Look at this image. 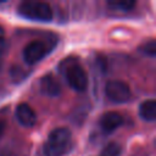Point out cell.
Segmentation results:
<instances>
[{
    "label": "cell",
    "instance_id": "obj_1",
    "mask_svg": "<svg viewBox=\"0 0 156 156\" xmlns=\"http://www.w3.org/2000/svg\"><path fill=\"white\" fill-rule=\"evenodd\" d=\"M72 144V134L68 128H56L50 132L44 144L45 156H63Z\"/></svg>",
    "mask_w": 156,
    "mask_h": 156
},
{
    "label": "cell",
    "instance_id": "obj_2",
    "mask_svg": "<svg viewBox=\"0 0 156 156\" xmlns=\"http://www.w3.org/2000/svg\"><path fill=\"white\" fill-rule=\"evenodd\" d=\"M18 13L28 20L33 21H50L52 18V10L49 4L43 1L28 0L23 1L18 5Z\"/></svg>",
    "mask_w": 156,
    "mask_h": 156
},
{
    "label": "cell",
    "instance_id": "obj_3",
    "mask_svg": "<svg viewBox=\"0 0 156 156\" xmlns=\"http://www.w3.org/2000/svg\"><path fill=\"white\" fill-rule=\"evenodd\" d=\"M66 66L62 67V73L69 87L77 91H84L88 87V76L84 68L76 60H66Z\"/></svg>",
    "mask_w": 156,
    "mask_h": 156
},
{
    "label": "cell",
    "instance_id": "obj_4",
    "mask_svg": "<svg viewBox=\"0 0 156 156\" xmlns=\"http://www.w3.org/2000/svg\"><path fill=\"white\" fill-rule=\"evenodd\" d=\"M105 93H106V96L112 102H116V104L127 102L130 99V95H132L129 87L124 82L117 80V79L108 80L106 83V85H105Z\"/></svg>",
    "mask_w": 156,
    "mask_h": 156
},
{
    "label": "cell",
    "instance_id": "obj_5",
    "mask_svg": "<svg viewBox=\"0 0 156 156\" xmlns=\"http://www.w3.org/2000/svg\"><path fill=\"white\" fill-rule=\"evenodd\" d=\"M48 54V46L40 40L30 41L23 50V58L28 65L39 62Z\"/></svg>",
    "mask_w": 156,
    "mask_h": 156
},
{
    "label": "cell",
    "instance_id": "obj_6",
    "mask_svg": "<svg viewBox=\"0 0 156 156\" xmlns=\"http://www.w3.org/2000/svg\"><path fill=\"white\" fill-rule=\"evenodd\" d=\"M16 118L18 123L26 128H30L37 122V115L28 104H20L16 108Z\"/></svg>",
    "mask_w": 156,
    "mask_h": 156
},
{
    "label": "cell",
    "instance_id": "obj_7",
    "mask_svg": "<svg viewBox=\"0 0 156 156\" xmlns=\"http://www.w3.org/2000/svg\"><path fill=\"white\" fill-rule=\"evenodd\" d=\"M39 88L40 91L49 98H55L61 93L60 83L56 80V78L52 74H45L39 83Z\"/></svg>",
    "mask_w": 156,
    "mask_h": 156
},
{
    "label": "cell",
    "instance_id": "obj_8",
    "mask_svg": "<svg viewBox=\"0 0 156 156\" xmlns=\"http://www.w3.org/2000/svg\"><path fill=\"white\" fill-rule=\"evenodd\" d=\"M122 122H123V118L118 112L110 111L101 116L100 127L104 132L110 133V132H113L115 129H117L122 124Z\"/></svg>",
    "mask_w": 156,
    "mask_h": 156
},
{
    "label": "cell",
    "instance_id": "obj_9",
    "mask_svg": "<svg viewBox=\"0 0 156 156\" xmlns=\"http://www.w3.org/2000/svg\"><path fill=\"white\" fill-rule=\"evenodd\" d=\"M139 116L144 121L152 122L156 118V101L154 99L144 101L139 107Z\"/></svg>",
    "mask_w": 156,
    "mask_h": 156
},
{
    "label": "cell",
    "instance_id": "obj_10",
    "mask_svg": "<svg viewBox=\"0 0 156 156\" xmlns=\"http://www.w3.org/2000/svg\"><path fill=\"white\" fill-rule=\"evenodd\" d=\"M107 4L110 7L121 11H129L135 6L134 0H110L107 1Z\"/></svg>",
    "mask_w": 156,
    "mask_h": 156
},
{
    "label": "cell",
    "instance_id": "obj_11",
    "mask_svg": "<svg viewBox=\"0 0 156 156\" xmlns=\"http://www.w3.org/2000/svg\"><path fill=\"white\" fill-rule=\"evenodd\" d=\"M121 146L117 143H108L101 151L100 156H119Z\"/></svg>",
    "mask_w": 156,
    "mask_h": 156
},
{
    "label": "cell",
    "instance_id": "obj_12",
    "mask_svg": "<svg viewBox=\"0 0 156 156\" xmlns=\"http://www.w3.org/2000/svg\"><path fill=\"white\" fill-rule=\"evenodd\" d=\"M141 50H143L145 54L150 55V56H155V54H156V43H155V40L147 41V43L141 48Z\"/></svg>",
    "mask_w": 156,
    "mask_h": 156
},
{
    "label": "cell",
    "instance_id": "obj_13",
    "mask_svg": "<svg viewBox=\"0 0 156 156\" xmlns=\"http://www.w3.org/2000/svg\"><path fill=\"white\" fill-rule=\"evenodd\" d=\"M7 49H9V44L6 43V40L4 38H0V68L4 63L5 56L7 54Z\"/></svg>",
    "mask_w": 156,
    "mask_h": 156
},
{
    "label": "cell",
    "instance_id": "obj_14",
    "mask_svg": "<svg viewBox=\"0 0 156 156\" xmlns=\"http://www.w3.org/2000/svg\"><path fill=\"white\" fill-rule=\"evenodd\" d=\"M4 130H5V123L0 121V136L2 135V133H4Z\"/></svg>",
    "mask_w": 156,
    "mask_h": 156
},
{
    "label": "cell",
    "instance_id": "obj_15",
    "mask_svg": "<svg viewBox=\"0 0 156 156\" xmlns=\"http://www.w3.org/2000/svg\"><path fill=\"white\" fill-rule=\"evenodd\" d=\"M2 35H4V29H2V27L0 26V38H2Z\"/></svg>",
    "mask_w": 156,
    "mask_h": 156
}]
</instances>
